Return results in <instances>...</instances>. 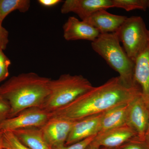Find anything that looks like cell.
Segmentation results:
<instances>
[{
    "mask_svg": "<svg viewBox=\"0 0 149 149\" xmlns=\"http://www.w3.org/2000/svg\"><path fill=\"white\" fill-rule=\"evenodd\" d=\"M138 85H125L119 76L80 95L70 103L50 113L57 117L72 121L102 113L116 106L129 103L141 95Z\"/></svg>",
    "mask_w": 149,
    "mask_h": 149,
    "instance_id": "1",
    "label": "cell"
},
{
    "mask_svg": "<svg viewBox=\"0 0 149 149\" xmlns=\"http://www.w3.org/2000/svg\"><path fill=\"white\" fill-rule=\"evenodd\" d=\"M51 80L30 72L13 76L1 85L0 96L10 107L9 118L27 109L41 108L49 93Z\"/></svg>",
    "mask_w": 149,
    "mask_h": 149,
    "instance_id": "2",
    "label": "cell"
},
{
    "mask_svg": "<svg viewBox=\"0 0 149 149\" xmlns=\"http://www.w3.org/2000/svg\"><path fill=\"white\" fill-rule=\"evenodd\" d=\"M93 50L104 59L112 69L118 72L125 85H138L134 80L135 63L120 45L116 32L100 34L91 43Z\"/></svg>",
    "mask_w": 149,
    "mask_h": 149,
    "instance_id": "3",
    "label": "cell"
},
{
    "mask_svg": "<svg viewBox=\"0 0 149 149\" xmlns=\"http://www.w3.org/2000/svg\"><path fill=\"white\" fill-rule=\"evenodd\" d=\"M93 87L83 75L62 74L58 79H51L49 93L41 108L50 113L70 103Z\"/></svg>",
    "mask_w": 149,
    "mask_h": 149,
    "instance_id": "4",
    "label": "cell"
},
{
    "mask_svg": "<svg viewBox=\"0 0 149 149\" xmlns=\"http://www.w3.org/2000/svg\"><path fill=\"white\" fill-rule=\"evenodd\" d=\"M125 52L135 62L149 42V30L141 17L126 18L116 32Z\"/></svg>",
    "mask_w": 149,
    "mask_h": 149,
    "instance_id": "5",
    "label": "cell"
},
{
    "mask_svg": "<svg viewBox=\"0 0 149 149\" xmlns=\"http://www.w3.org/2000/svg\"><path fill=\"white\" fill-rule=\"evenodd\" d=\"M50 118L49 113L41 108H30L0 123V131H13L29 127L41 128Z\"/></svg>",
    "mask_w": 149,
    "mask_h": 149,
    "instance_id": "6",
    "label": "cell"
},
{
    "mask_svg": "<svg viewBox=\"0 0 149 149\" xmlns=\"http://www.w3.org/2000/svg\"><path fill=\"white\" fill-rule=\"evenodd\" d=\"M126 124L135 131L140 141H146L149 113L148 106L142 94L137 96L129 103Z\"/></svg>",
    "mask_w": 149,
    "mask_h": 149,
    "instance_id": "7",
    "label": "cell"
},
{
    "mask_svg": "<svg viewBox=\"0 0 149 149\" xmlns=\"http://www.w3.org/2000/svg\"><path fill=\"white\" fill-rule=\"evenodd\" d=\"M75 122L59 118L50 117L40 128L44 139L51 148L65 146Z\"/></svg>",
    "mask_w": 149,
    "mask_h": 149,
    "instance_id": "8",
    "label": "cell"
},
{
    "mask_svg": "<svg viewBox=\"0 0 149 149\" xmlns=\"http://www.w3.org/2000/svg\"><path fill=\"white\" fill-rule=\"evenodd\" d=\"M112 8V0H66L61 11L63 14L73 13L85 20L97 11Z\"/></svg>",
    "mask_w": 149,
    "mask_h": 149,
    "instance_id": "9",
    "label": "cell"
},
{
    "mask_svg": "<svg viewBox=\"0 0 149 149\" xmlns=\"http://www.w3.org/2000/svg\"><path fill=\"white\" fill-rule=\"evenodd\" d=\"M136 139L138 138L135 131L125 124L99 133L92 143L100 147L114 148Z\"/></svg>",
    "mask_w": 149,
    "mask_h": 149,
    "instance_id": "10",
    "label": "cell"
},
{
    "mask_svg": "<svg viewBox=\"0 0 149 149\" xmlns=\"http://www.w3.org/2000/svg\"><path fill=\"white\" fill-rule=\"evenodd\" d=\"M102 113L88 116L75 121L70 132L65 146H69L97 135L101 130Z\"/></svg>",
    "mask_w": 149,
    "mask_h": 149,
    "instance_id": "11",
    "label": "cell"
},
{
    "mask_svg": "<svg viewBox=\"0 0 149 149\" xmlns=\"http://www.w3.org/2000/svg\"><path fill=\"white\" fill-rule=\"evenodd\" d=\"M63 37L67 41L85 40L93 42L100 32L86 22L70 17L63 26Z\"/></svg>",
    "mask_w": 149,
    "mask_h": 149,
    "instance_id": "12",
    "label": "cell"
},
{
    "mask_svg": "<svg viewBox=\"0 0 149 149\" xmlns=\"http://www.w3.org/2000/svg\"><path fill=\"white\" fill-rule=\"evenodd\" d=\"M127 17L109 13L106 10H100L83 21L97 29L100 34H105L116 32Z\"/></svg>",
    "mask_w": 149,
    "mask_h": 149,
    "instance_id": "13",
    "label": "cell"
},
{
    "mask_svg": "<svg viewBox=\"0 0 149 149\" xmlns=\"http://www.w3.org/2000/svg\"><path fill=\"white\" fill-rule=\"evenodd\" d=\"M134 63V81L139 85L142 97L148 106L149 103V42L145 50L136 59Z\"/></svg>",
    "mask_w": 149,
    "mask_h": 149,
    "instance_id": "14",
    "label": "cell"
},
{
    "mask_svg": "<svg viewBox=\"0 0 149 149\" xmlns=\"http://www.w3.org/2000/svg\"><path fill=\"white\" fill-rule=\"evenodd\" d=\"M130 102L116 106L103 113L100 133L126 124Z\"/></svg>",
    "mask_w": 149,
    "mask_h": 149,
    "instance_id": "15",
    "label": "cell"
},
{
    "mask_svg": "<svg viewBox=\"0 0 149 149\" xmlns=\"http://www.w3.org/2000/svg\"><path fill=\"white\" fill-rule=\"evenodd\" d=\"M11 131L29 149H52L44 139L40 128L29 127Z\"/></svg>",
    "mask_w": 149,
    "mask_h": 149,
    "instance_id": "16",
    "label": "cell"
},
{
    "mask_svg": "<svg viewBox=\"0 0 149 149\" xmlns=\"http://www.w3.org/2000/svg\"><path fill=\"white\" fill-rule=\"evenodd\" d=\"M31 2L29 0H0V23L8 15L15 10L25 13L29 10Z\"/></svg>",
    "mask_w": 149,
    "mask_h": 149,
    "instance_id": "17",
    "label": "cell"
},
{
    "mask_svg": "<svg viewBox=\"0 0 149 149\" xmlns=\"http://www.w3.org/2000/svg\"><path fill=\"white\" fill-rule=\"evenodd\" d=\"M113 8L123 9L127 11L140 10L146 11L148 0H112Z\"/></svg>",
    "mask_w": 149,
    "mask_h": 149,
    "instance_id": "18",
    "label": "cell"
},
{
    "mask_svg": "<svg viewBox=\"0 0 149 149\" xmlns=\"http://www.w3.org/2000/svg\"><path fill=\"white\" fill-rule=\"evenodd\" d=\"M3 132L4 149H29L21 143L12 131Z\"/></svg>",
    "mask_w": 149,
    "mask_h": 149,
    "instance_id": "19",
    "label": "cell"
},
{
    "mask_svg": "<svg viewBox=\"0 0 149 149\" xmlns=\"http://www.w3.org/2000/svg\"><path fill=\"white\" fill-rule=\"evenodd\" d=\"M10 64L9 59L4 54L3 51L0 50V82L8 77V68Z\"/></svg>",
    "mask_w": 149,
    "mask_h": 149,
    "instance_id": "20",
    "label": "cell"
},
{
    "mask_svg": "<svg viewBox=\"0 0 149 149\" xmlns=\"http://www.w3.org/2000/svg\"><path fill=\"white\" fill-rule=\"evenodd\" d=\"M97 135L91 136L82 141L69 146H64L53 149H86L94 141Z\"/></svg>",
    "mask_w": 149,
    "mask_h": 149,
    "instance_id": "21",
    "label": "cell"
},
{
    "mask_svg": "<svg viewBox=\"0 0 149 149\" xmlns=\"http://www.w3.org/2000/svg\"><path fill=\"white\" fill-rule=\"evenodd\" d=\"M10 112V107L8 102L0 96V123L9 118Z\"/></svg>",
    "mask_w": 149,
    "mask_h": 149,
    "instance_id": "22",
    "label": "cell"
},
{
    "mask_svg": "<svg viewBox=\"0 0 149 149\" xmlns=\"http://www.w3.org/2000/svg\"><path fill=\"white\" fill-rule=\"evenodd\" d=\"M121 149H149V143L136 139L122 146Z\"/></svg>",
    "mask_w": 149,
    "mask_h": 149,
    "instance_id": "23",
    "label": "cell"
},
{
    "mask_svg": "<svg viewBox=\"0 0 149 149\" xmlns=\"http://www.w3.org/2000/svg\"><path fill=\"white\" fill-rule=\"evenodd\" d=\"M8 42V31L0 23V50L6 49Z\"/></svg>",
    "mask_w": 149,
    "mask_h": 149,
    "instance_id": "24",
    "label": "cell"
},
{
    "mask_svg": "<svg viewBox=\"0 0 149 149\" xmlns=\"http://www.w3.org/2000/svg\"><path fill=\"white\" fill-rule=\"evenodd\" d=\"M62 1L60 0H39L38 2L41 5L47 7H51L58 4Z\"/></svg>",
    "mask_w": 149,
    "mask_h": 149,
    "instance_id": "25",
    "label": "cell"
},
{
    "mask_svg": "<svg viewBox=\"0 0 149 149\" xmlns=\"http://www.w3.org/2000/svg\"><path fill=\"white\" fill-rule=\"evenodd\" d=\"M0 149H4L3 132L0 131Z\"/></svg>",
    "mask_w": 149,
    "mask_h": 149,
    "instance_id": "26",
    "label": "cell"
},
{
    "mask_svg": "<svg viewBox=\"0 0 149 149\" xmlns=\"http://www.w3.org/2000/svg\"><path fill=\"white\" fill-rule=\"evenodd\" d=\"M100 147L91 143L86 149H100Z\"/></svg>",
    "mask_w": 149,
    "mask_h": 149,
    "instance_id": "27",
    "label": "cell"
},
{
    "mask_svg": "<svg viewBox=\"0 0 149 149\" xmlns=\"http://www.w3.org/2000/svg\"><path fill=\"white\" fill-rule=\"evenodd\" d=\"M148 111L149 113V103L148 104ZM146 141L148 143H149V124L148 129V131H147L146 136Z\"/></svg>",
    "mask_w": 149,
    "mask_h": 149,
    "instance_id": "28",
    "label": "cell"
},
{
    "mask_svg": "<svg viewBox=\"0 0 149 149\" xmlns=\"http://www.w3.org/2000/svg\"><path fill=\"white\" fill-rule=\"evenodd\" d=\"M148 8L149 10V0H148Z\"/></svg>",
    "mask_w": 149,
    "mask_h": 149,
    "instance_id": "29",
    "label": "cell"
},
{
    "mask_svg": "<svg viewBox=\"0 0 149 149\" xmlns=\"http://www.w3.org/2000/svg\"></svg>",
    "mask_w": 149,
    "mask_h": 149,
    "instance_id": "30",
    "label": "cell"
}]
</instances>
